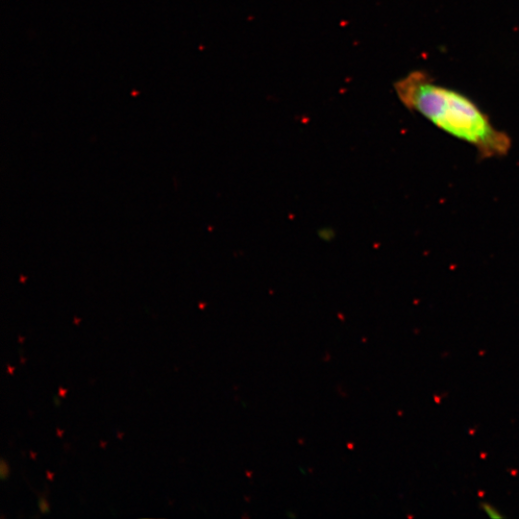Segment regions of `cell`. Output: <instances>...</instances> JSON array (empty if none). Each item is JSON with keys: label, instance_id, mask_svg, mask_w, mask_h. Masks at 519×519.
<instances>
[{"label": "cell", "instance_id": "obj_1", "mask_svg": "<svg viewBox=\"0 0 519 519\" xmlns=\"http://www.w3.org/2000/svg\"><path fill=\"white\" fill-rule=\"evenodd\" d=\"M394 86L408 110L468 144L482 158H500L508 153L510 138L494 125L477 103L457 90L438 84L425 70L410 72Z\"/></svg>", "mask_w": 519, "mask_h": 519}, {"label": "cell", "instance_id": "obj_2", "mask_svg": "<svg viewBox=\"0 0 519 519\" xmlns=\"http://www.w3.org/2000/svg\"><path fill=\"white\" fill-rule=\"evenodd\" d=\"M482 510L490 518H503L504 516L498 510L494 505H490V503H482L481 504Z\"/></svg>", "mask_w": 519, "mask_h": 519}, {"label": "cell", "instance_id": "obj_3", "mask_svg": "<svg viewBox=\"0 0 519 519\" xmlns=\"http://www.w3.org/2000/svg\"><path fill=\"white\" fill-rule=\"evenodd\" d=\"M10 475V468L9 464L6 462L4 458H1L0 462V477L2 480H6Z\"/></svg>", "mask_w": 519, "mask_h": 519}, {"label": "cell", "instance_id": "obj_4", "mask_svg": "<svg viewBox=\"0 0 519 519\" xmlns=\"http://www.w3.org/2000/svg\"><path fill=\"white\" fill-rule=\"evenodd\" d=\"M38 508L40 510V512L44 514H50V504H48V500L44 496H40V498L38 500Z\"/></svg>", "mask_w": 519, "mask_h": 519}, {"label": "cell", "instance_id": "obj_5", "mask_svg": "<svg viewBox=\"0 0 519 519\" xmlns=\"http://www.w3.org/2000/svg\"><path fill=\"white\" fill-rule=\"evenodd\" d=\"M66 392H68L66 390H64V388H59V396H61V397H66Z\"/></svg>", "mask_w": 519, "mask_h": 519}, {"label": "cell", "instance_id": "obj_6", "mask_svg": "<svg viewBox=\"0 0 519 519\" xmlns=\"http://www.w3.org/2000/svg\"><path fill=\"white\" fill-rule=\"evenodd\" d=\"M46 475H48V477L50 481H52V480H53V477H54L53 473H51V472H50V471H46Z\"/></svg>", "mask_w": 519, "mask_h": 519}, {"label": "cell", "instance_id": "obj_7", "mask_svg": "<svg viewBox=\"0 0 519 519\" xmlns=\"http://www.w3.org/2000/svg\"><path fill=\"white\" fill-rule=\"evenodd\" d=\"M54 401H55V403H56V406H59V405L61 404V403H60V401H59V399H58L57 397H55V398H54Z\"/></svg>", "mask_w": 519, "mask_h": 519}, {"label": "cell", "instance_id": "obj_8", "mask_svg": "<svg viewBox=\"0 0 519 519\" xmlns=\"http://www.w3.org/2000/svg\"><path fill=\"white\" fill-rule=\"evenodd\" d=\"M57 434H58V436H59L60 438H62V434H64V431H61L60 429H57Z\"/></svg>", "mask_w": 519, "mask_h": 519}, {"label": "cell", "instance_id": "obj_9", "mask_svg": "<svg viewBox=\"0 0 519 519\" xmlns=\"http://www.w3.org/2000/svg\"><path fill=\"white\" fill-rule=\"evenodd\" d=\"M8 370H9V373H10V374H14V373H12V372H14V368H11L10 366H8Z\"/></svg>", "mask_w": 519, "mask_h": 519}, {"label": "cell", "instance_id": "obj_10", "mask_svg": "<svg viewBox=\"0 0 519 519\" xmlns=\"http://www.w3.org/2000/svg\"><path fill=\"white\" fill-rule=\"evenodd\" d=\"M30 455H31V456H32V458H34V460H35V458H36V454H35V453H33V452H31V453H30Z\"/></svg>", "mask_w": 519, "mask_h": 519}]
</instances>
